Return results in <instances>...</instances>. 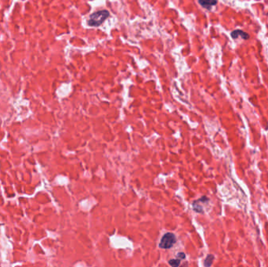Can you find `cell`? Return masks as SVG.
<instances>
[{
	"label": "cell",
	"instance_id": "cell-1",
	"mask_svg": "<svg viewBox=\"0 0 268 267\" xmlns=\"http://www.w3.org/2000/svg\"><path fill=\"white\" fill-rule=\"evenodd\" d=\"M108 17H109V12L108 10H100L93 13L89 17V24L93 27L100 26Z\"/></svg>",
	"mask_w": 268,
	"mask_h": 267
},
{
	"label": "cell",
	"instance_id": "cell-2",
	"mask_svg": "<svg viewBox=\"0 0 268 267\" xmlns=\"http://www.w3.org/2000/svg\"><path fill=\"white\" fill-rule=\"evenodd\" d=\"M175 243H176V237L174 234L172 233H167L162 238L159 247L161 248L169 249L171 248Z\"/></svg>",
	"mask_w": 268,
	"mask_h": 267
},
{
	"label": "cell",
	"instance_id": "cell-3",
	"mask_svg": "<svg viewBox=\"0 0 268 267\" xmlns=\"http://www.w3.org/2000/svg\"><path fill=\"white\" fill-rule=\"evenodd\" d=\"M199 4L206 9H210L217 3V0H198Z\"/></svg>",
	"mask_w": 268,
	"mask_h": 267
},
{
	"label": "cell",
	"instance_id": "cell-4",
	"mask_svg": "<svg viewBox=\"0 0 268 267\" xmlns=\"http://www.w3.org/2000/svg\"><path fill=\"white\" fill-rule=\"evenodd\" d=\"M231 36L234 39H236L237 37L238 36H241L243 39H247L249 38V34H246L245 32H242V31H241V30H236V31H234L232 32Z\"/></svg>",
	"mask_w": 268,
	"mask_h": 267
},
{
	"label": "cell",
	"instance_id": "cell-5",
	"mask_svg": "<svg viewBox=\"0 0 268 267\" xmlns=\"http://www.w3.org/2000/svg\"><path fill=\"white\" fill-rule=\"evenodd\" d=\"M213 259H214V257H213L212 255H208L204 262L205 266H210L212 265V263H213Z\"/></svg>",
	"mask_w": 268,
	"mask_h": 267
},
{
	"label": "cell",
	"instance_id": "cell-6",
	"mask_svg": "<svg viewBox=\"0 0 268 267\" xmlns=\"http://www.w3.org/2000/svg\"><path fill=\"white\" fill-rule=\"evenodd\" d=\"M169 264L170 266H179L180 265V259H171V260L169 261Z\"/></svg>",
	"mask_w": 268,
	"mask_h": 267
},
{
	"label": "cell",
	"instance_id": "cell-7",
	"mask_svg": "<svg viewBox=\"0 0 268 267\" xmlns=\"http://www.w3.org/2000/svg\"><path fill=\"white\" fill-rule=\"evenodd\" d=\"M177 257L180 258L179 259H181V258H182V259H183V258H185V254L180 252V253L177 254Z\"/></svg>",
	"mask_w": 268,
	"mask_h": 267
}]
</instances>
